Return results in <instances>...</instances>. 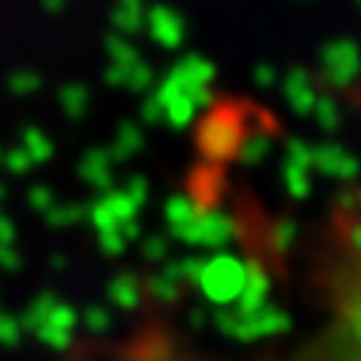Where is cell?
<instances>
[{
    "instance_id": "6da1fadb",
    "label": "cell",
    "mask_w": 361,
    "mask_h": 361,
    "mask_svg": "<svg viewBox=\"0 0 361 361\" xmlns=\"http://www.w3.org/2000/svg\"><path fill=\"white\" fill-rule=\"evenodd\" d=\"M313 286V331L292 361H361V184L322 226Z\"/></svg>"
}]
</instances>
